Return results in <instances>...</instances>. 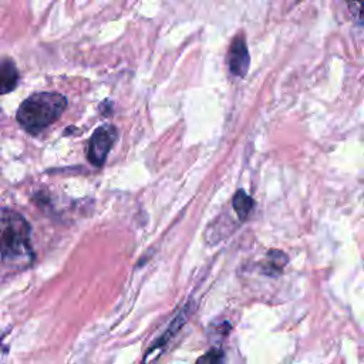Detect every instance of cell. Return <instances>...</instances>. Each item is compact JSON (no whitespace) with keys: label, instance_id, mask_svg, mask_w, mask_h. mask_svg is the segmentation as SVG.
<instances>
[{"label":"cell","instance_id":"7","mask_svg":"<svg viewBox=\"0 0 364 364\" xmlns=\"http://www.w3.org/2000/svg\"><path fill=\"white\" fill-rule=\"evenodd\" d=\"M253 206V200L249 195H246L243 191H237L233 196V208L240 219H246L250 209Z\"/></svg>","mask_w":364,"mask_h":364},{"label":"cell","instance_id":"1","mask_svg":"<svg viewBox=\"0 0 364 364\" xmlns=\"http://www.w3.org/2000/svg\"><path fill=\"white\" fill-rule=\"evenodd\" d=\"M67 107V98L58 92H37L26 98L17 109L18 124L30 134H38L55 122Z\"/></svg>","mask_w":364,"mask_h":364},{"label":"cell","instance_id":"3","mask_svg":"<svg viewBox=\"0 0 364 364\" xmlns=\"http://www.w3.org/2000/svg\"><path fill=\"white\" fill-rule=\"evenodd\" d=\"M117 129L112 125H102L97 128L88 142V161L95 166H102L107 155L117 139Z\"/></svg>","mask_w":364,"mask_h":364},{"label":"cell","instance_id":"4","mask_svg":"<svg viewBox=\"0 0 364 364\" xmlns=\"http://www.w3.org/2000/svg\"><path fill=\"white\" fill-rule=\"evenodd\" d=\"M188 310L183 309L178 313V316L171 321V324L168 326L166 331L151 346V348L145 353L144 360L141 364H155L158 361V358L161 357V354L165 351L166 346L169 344V341L178 334V331L182 328L186 317H188Z\"/></svg>","mask_w":364,"mask_h":364},{"label":"cell","instance_id":"5","mask_svg":"<svg viewBox=\"0 0 364 364\" xmlns=\"http://www.w3.org/2000/svg\"><path fill=\"white\" fill-rule=\"evenodd\" d=\"M249 61H250V58H249L246 41H245L243 36L239 34L232 41L229 54H228V63H229L230 73L237 77H243L249 68Z\"/></svg>","mask_w":364,"mask_h":364},{"label":"cell","instance_id":"8","mask_svg":"<svg viewBox=\"0 0 364 364\" xmlns=\"http://www.w3.org/2000/svg\"><path fill=\"white\" fill-rule=\"evenodd\" d=\"M195 364H225V354L219 348H212L202 354Z\"/></svg>","mask_w":364,"mask_h":364},{"label":"cell","instance_id":"6","mask_svg":"<svg viewBox=\"0 0 364 364\" xmlns=\"http://www.w3.org/2000/svg\"><path fill=\"white\" fill-rule=\"evenodd\" d=\"M18 82V71L13 60L4 58L0 61V94L11 92Z\"/></svg>","mask_w":364,"mask_h":364},{"label":"cell","instance_id":"2","mask_svg":"<svg viewBox=\"0 0 364 364\" xmlns=\"http://www.w3.org/2000/svg\"><path fill=\"white\" fill-rule=\"evenodd\" d=\"M31 228L16 210L0 208V255L14 260L31 255Z\"/></svg>","mask_w":364,"mask_h":364}]
</instances>
